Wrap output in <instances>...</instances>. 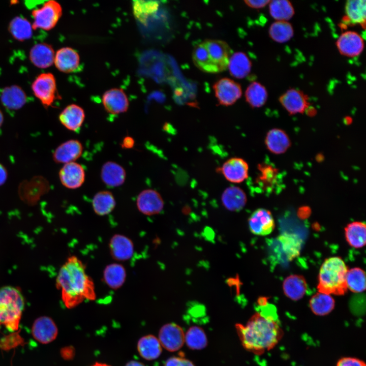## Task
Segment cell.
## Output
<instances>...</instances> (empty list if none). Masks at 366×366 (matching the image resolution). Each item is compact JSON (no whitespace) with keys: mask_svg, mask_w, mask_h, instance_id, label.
<instances>
[{"mask_svg":"<svg viewBox=\"0 0 366 366\" xmlns=\"http://www.w3.org/2000/svg\"><path fill=\"white\" fill-rule=\"evenodd\" d=\"M267 304L259 306L260 310L254 313L245 325H235L244 348L256 355H261L273 349L283 336L277 319L267 313Z\"/></svg>","mask_w":366,"mask_h":366,"instance_id":"1","label":"cell"},{"mask_svg":"<svg viewBox=\"0 0 366 366\" xmlns=\"http://www.w3.org/2000/svg\"><path fill=\"white\" fill-rule=\"evenodd\" d=\"M55 285L68 309L74 308L85 300L96 299L94 282L87 273L85 264L75 255L69 257L60 268Z\"/></svg>","mask_w":366,"mask_h":366,"instance_id":"2","label":"cell"},{"mask_svg":"<svg viewBox=\"0 0 366 366\" xmlns=\"http://www.w3.org/2000/svg\"><path fill=\"white\" fill-rule=\"evenodd\" d=\"M347 267L340 257L326 259L321 266L317 289L319 292L336 295L345 294L348 288L346 282Z\"/></svg>","mask_w":366,"mask_h":366,"instance_id":"3","label":"cell"},{"mask_svg":"<svg viewBox=\"0 0 366 366\" xmlns=\"http://www.w3.org/2000/svg\"><path fill=\"white\" fill-rule=\"evenodd\" d=\"M24 308V299L20 290L11 286L0 288V326L8 330L18 329Z\"/></svg>","mask_w":366,"mask_h":366,"instance_id":"4","label":"cell"},{"mask_svg":"<svg viewBox=\"0 0 366 366\" xmlns=\"http://www.w3.org/2000/svg\"><path fill=\"white\" fill-rule=\"evenodd\" d=\"M41 7L32 12L33 29H42L49 30L57 24L62 15V8L56 1H45Z\"/></svg>","mask_w":366,"mask_h":366,"instance_id":"5","label":"cell"},{"mask_svg":"<svg viewBox=\"0 0 366 366\" xmlns=\"http://www.w3.org/2000/svg\"><path fill=\"white\" fill-rule=\"evenodd\" d=\"M34 95L45 107L51 106L60 97L57 92L56 80L51 73L40 74L32 85Z\"/></svg>","mask_w":366,"mask_h":366,"instance_id":"6","label":"cell"},{"mask_svg":"<svg viewBox=\"0 0 366 366\" xmlns=\"http://www.w3.org/2000/svg\"><path fill=\"white\" fill-rule=\"evenodd\" d=\"M136 204L140 212L150 216L160 214L163 209L164 202L159 192L153 189H147L139 193Z\"/></svg>","mask_w":366,"mask_h":366,"instance_id":"7","label":"cell"},{"mask_svg":"<svg viewBox=\"0 0 366 366\" xmlns=\"http://www.w3.org/2000/svg\"><path fill=\"white\" fill-rule=\"evenodd\" d=\"M202 43L219 72L226 70L232 52L228 44L225 41L217 40H206Z\"/></svg>","mask_w":366,"mask_h":366,"instance_id":"8","label":"cell"},{"mask_svg":"<svg viewBox=\"0 0 366 366\" xmlns=\"http://www.w3.org/2000/svg\"><path fill=\"white\" fill-rule=\"evenodd\" d=\"M213 88L219 103L224 106L233 104L242 95L240 84L227 78L218 80L214 84Z\"/></svg>","mask_w":366,"mask_h":366,"instance_id":"9","label":"cell"},{"mask_svg":"<svg viewBox=\"0 0 366 366\" xmlns=\"http://www.w3.org/2000/svg\"><path fill=\"white\" fill-rule=\"evenodd\" d=\"M185 334L182 328L174 323L163 325L159 333V340L166 350L174 352L180 349L185 342Z\"/></svg>","mask_w":366,"mask_h":366,"instance_id":"10","label":"cell"},{"mask_svg":"<svg viewBox=\"0 0 366 366\" xmlns=\"http://www.w3.org/2000/svg\"><path fill=\"white\" fill-rule=\"evenodd\" d=\"M277 253L281 259L290 261L298 257L301 251L302 240L296 234L285 232L276 238Z\"/></svg>","mask_w":366,"mask_h":366,"instance_id":"11","label":"cell"},{"mask_svg":"<svg viewBox=\"0 0 366 366\" xmlns=\"http://www.w3.org/2000/svg\"><path fill=\"white\" fill-rule=\"evenodd\" d=\"M248 224L251 232L259 236L270 234L275 227L271 212L264 208H258L255 210L249 217Z\"/></svg>","mask_w":366,"mask_h":366,"instance_id":"12","label":"cell"},{"mask_svg":"<svg viewBox=\"0 0 366 366\" xmlns=\"http://www.w3.org/2000/svg\"><path fill=\"white\" fill-rule=\"evenodd\" d=\"M108 246L111 256L116 261H128L134 255V243L129 237L124 234H114L110 238Z\"/></svg>","mask_w":366,"mask_h":366,"instance_id":"13","label":"cell"},{"mask_svg":"<svg viewBox=\"0 0 366 366\" xmlns=\"http://www.w3.org/2000/svg\"><path fill=\"white\" fill-rule=\"evenodd\" d=\"M102 104L106 111L113 115L126 112L129 106V101L125 92L118 88L106 91L102 96Z\"/></svg>","mask_w":366,"mask_h":366,"instance_id":"14","label":"cell"},{"mask_svg":"<svg viewBox=\"0 0 366 366\" xmlns=\"http://www.w3.org/2000/svg\"><path fill=\"white\" fill-rule=\"evenodd\" d=\"M62 185L70 189L80 188L85 179V170L83 166L75 162L65 164L59 172Z\"/></svg>","mask_w":366,"mask_h":366,"instance_id":"15","label":"cell"},{"mask_svg":"<svg viewBox=\"0 0 366 366\" xmlns=\"http://www.w3.org/2000/svg\"><path fill=\"white\" fill-rule=\"evenodd\" d=\"M225 178L233 183H240L248 177L249 166L243 159L234 157L227 160L219 168Z\"/></svg>","mask_w":366,"mask_h":366,"instance_id":"16","label":"cell"},{"mask_svg":"<svg viewBox=\"0 0 366 366\" xmlns=\"http://www.w3.org/2000/svg\"><path fill=\"white\" fill-rule=\"evenodd\" d=\"M336 45L341 54L351 57L359 55L364 47L362 38L354 31H347L342 34L338 39Z\"/></svg>","mask_w":366,"mask_h":366,"instance_id":"17","label":"cell"},{"mask_svg":"<svg viewBox=\"0 0 366 366\" xmlns=\"http://www.w3.org/2000/svg\"><path fill=\"white\" fill-rule=\"evenodd\" d=\"M281 105L290 114L303 113L309 107L308 96L298 89L287 90L279 98Z\"/></svg>","mask_w":366,"mask_h":366,"instance_id":"18","label":"cell"},{"mask_svg":"<svg viewBox=\"0 0 366 366\" xmlns=\"http://www.w3.org/2000/svg\"><path fill=\"white\" fill-rule=\"evenodd\" d=\"M34 338L40 343L46 344L54 341L58 333L57 327L50 317L42 316L34 321L32 328Z\"/></svg>","mask_w":366,"mask_h":366,"instance_id":"19","label":"cell"},{"mask_svg":"<svg viewBox=\"0 0 366 366\" xmlns=\"http://www.w3.org/2000/svg\"><path fill=\"white\" fill-rule=\"evenodd\" d=\"M83 147L80 141L70 139L60 144L53 154L54 161L57 163L67 164L75 162L82 154Z\"/></svg>","mask_w":366,"mask_h":366,"instance_id":"20","label":"cell"},{"mask_svg":"<svg viewBox=\"0 0 366 366\" xmlns=\"http://www.w3.org/2000/svg\"><path fill=\"white\" fill-rule=\"evenodd\" d=\"M80 61L79 54L71 47H63L55 53L54 64L56 68L63 73L76 71L80 66Z\"/></svg>","mask_w":366,"mask_h":366,"instance_id":"21","label":"cell"},{"mask_svg":"<svg viewBox=\"0 0 366 366\" xmlns=\"http://www.w3.org/2000/svg\"><path fill=\"white\" fill-rule=\"evenodd\" d=\"M85 117L83 109L78 105L72 104L66 107L61 112L59 120L68 130L77 132L81 127Z\"/></svg>","mask_w":366,"mask_h":366,"instance_id":"22","label":"cell"},{"mask_svg":"<svg viewBox=\"0 0 366 366\" xmlns=\"http://www.w3.org/2000/svg\"><path fill=\"white\" fill-rule=\"evenodd\" d=\"M101 177L102 181L106 186L117 187L125 182L126 172L120 164L113 161H108L101 168Z\"/></svg>","mask_w":366,"mask_h":366,"instance_id":"23","label":"cell"},{"mask_svg":"<svg viewBox=\"0 0 366 366\" xmlns=\"http://www.w3.org/2000/svg\"><path fill=\"white\" fill-rule=\"evenodd\" d=\"M55 53L52 47L45 43L35 45L30 50L29 53V58L32 64L42 69L47 68L52 65Z\"/></svg>","mask_w":366,"mask_h":366,"instance_id":"24","label":"cell"},{"mask_svg":"<svg viewBox=\"0 0 366 366\" xmlns=\"http://www.w3.org/2000/svg\"><path fill=\"white\" fill-rule=\"evenodd\" d=\"M265 144L268 150L271 153L280 155L288 149L291 146V141L284 130L274 128L266 134Z\"/></svg>","mask_w":366,"mask_h":366,"instance_id":"25","label":"cell"},{"mask_svg":"<svg viewBox=\"0 0 366 366\" xmlns=\"http://www.w3.org/2000/svg\"><path fill=\"white\" fill-rule=\"evenodd\" d=\"M127 278V271L120 263L114 262L107 265L103 271V280L110 289L116 290L125 284Z\"/></svg>","mask_w":366,"mask_h":366,"instance_id":"26","label":"cell"},{"mask_svg":"<svg viewBox=\"0 0 366 366\" xmlns=\"http://www.w3.org/2000/svg\"><path fill=\"white\" fill-rule=\"evenodd\" d=\"M221 201L224 207L231 211H239L246 205L247 198L245 192L240 188L231 186L226 188L222 193Z\"/></svg>","mask_w":366,"mask_h":366,"instance_id":"27","label":"cell"},{"mask_svg":"<svg viewBox=\"0 0 366 366\" xmlns=\"http://www.w3.org/2000/svg\"><path fill=\"white\" fill-rule=\"evenodd\" d=\"M1 100L6 108L16 110L21 108L25 104L26 96L20 86L11 85L3 89Z\"/></svg>","mask_w":366,"mask_h":366,"instance_id":"28","label":"cell"},{"mask_svg":"<svg viewBox=\"0 0 366 366\" xmlns=\"http://www.w3.org/2000/svg\"><path fill=\"white\" fill-rule=\"evenodd\" d=\"M285 295L291 300L296 301L302 298L307 290V284L304 278L298 274H292L287 277L283 283Z\"/></svg>","mask_w":366,"mask_h":366,"instance_id":"29","label":"cell"},{"mask_svg":"<svg viewBox=\"0 0 366 366\" xmlns=\"http://www.w3.org/2000/svg\"><path fill=\"white\" fill-rule=\"evenodd\" d=\"M137 350L140 356L148 360L158 358L162 351L159 339L151 334L143 336L139 340Z\"/></svg>","mask_w":366,"mask_h":366,"instance_id":"30","label":"cell"},{"mask_svg":"<svg viewBox=\"0 0 366 366\" xmlns=\"http://www.w3.org/2000/svg\"><path fill=\"white\" fill-rule=\"evenodd\" d=\"M92 205L94 211L97 215L104 216L109 215L114 210L116 206V201L111 192L101 191L93 197Z\"/></svg>","mask_w":366,"mask_h":366,"instance_id":"31","label":"cell"},{"mask_svg":"<svg viewBox=\"0 0 366 366\" xmlns=\"http://www.w3.org/2000/svg\"><path fill=\"white\" fill-rule=\"evenodd\" d=\"M251 66L250 60L242 52L233 54L229 58L228 65L231 76L238 79L246 77L251 71Z\"/></svg>","mask_w":366,"mask_h":366,"instance_id":"32","label":"cell"},{"mask_svg":"<svg viewBox=\"0 0 366 366\" xmlns=\"http://www.w3.org/2000/svg\"><path fill=\"white\" fill-rule=\"evenodd\" d=\"M345 237L352 247L359 249L365 245L366 226L362 222H353L345 228Z\"/></svg>","mask_w":366,"mask_h":366,"instance_id":"33","label":"cell"},{"mask_svg":"<svg viewBox=\"0 0 366 366\" xmlns=\"http://www.w3.org/2000/svg\"><path fill=\"white\" fill-rule=\"evenodd\" d=\"M335 301L331 295L320 292L314 295L310 300L309 306L312 312L322 316L329 314L333 310Z\"/></svg>","mask_w":366,"mask_h":366,"instance_id":"34","label":"cell"},{"mask_svg":"<svg viewBox=\"0 0 366 366\" xmlns=\"http://www.w3.org/2000/svg\"><path fill=\"white\" fill-rule=\"evenodd\" d=\"M8 29L12 37L19 41L29 39L33 35L32 24L21 16L14 17L10 22Z\"/></svg>","mask_w":366,"mask_h":366,"instance_id":"35","label":"cell"},{"mask_svg":"<svg viewBox=\"0 0 366 366\" xmlns=\"http://www.w3.org/2000/svg\"><path fill=\"white\" fill-rule=\"evenodd\" d=\"M346 17L354 24L365 27L366 7L365 0H349L346 4Z\"/></svg>","mask_w":366,"mask_h":366,"instance_id":"36","label":"cell"},{"mask_svg":"<svg viewBox=\"0 0 366 366\" xmlns=\"http://www.w3.org/2000/svg\"><path fill=\"white\" fill-rule=\"evenodd\" d=\"M245 96L247 102L251 107L259 108L265 104L268 94L263 85L258 82H253L247 87Z\"/></svg>","mask_w":366,"mask_h":366,"instance_id":"37","label":"cell"},{"mask_svg":"<svg viewBox=\"0 0 366 366\" xmlns=\"http://www.w3.org/2000/svg\"><path fill=\"white\" fill-rule=\"evenodd\" d=\"M192 58L195 66L203 72L218 73L219 71L211 62L207 50L203 43L195 46L192 53Z\"/></svg>","mask_w":366,"mask_h":366,"instance_id":"38","label":"cell"},{"mask_svg":"<svg viewBox=\"0 0 366 366\" xmlns=\"http://www.w3.org/2000/svg\"><path fill=\"white\" fill-rule=\"evenodd\" d=\"M269 9L270 15L277 21H287L294 14L292 4L287 0L270 1Z\"/></svg>","mask_w":366,"mask_h":366,"instance_id":"39","label":"cell"},{"mask_svg":"<svg viewBox=\"0 0 366 366\" xmlns=\"http://www.w3.org/2000/svg\"><path fill=\"white\" fill-rule=\"evenodd\" d=\"M159 6L158 1H134L132 4L134 15L139 22L145 24L148 18L157 12Z\"/></svg>","mask_w":366,"mask_h":366,"instance_id":"40","label":"cell"},{"mask_svg":"<svg viewBox=\"0 0 366 366\" xmlns=\"http://www.w3.org/2000/svg\"><path fill=\"white\" fill-rule=\"evenodd\" d=\"M293 29L288 21H277L270 25L269 35L274 41L284 43L289 41L293 36Z\"/></svg>","mask_w":366,"mask_h":366,"instance_id":"41","label":"cell"},{"mask_svg":"<svg viewBox=\"0 0 366 366\" xmlns=\"http://www.w3.org/2000/svg\"><path fill=\"white\" fill-rule=\"evenodd\" d=\"M185 343L192 350H201L207 345V339L203 329L197 326L191 327L185 334Z\"/></svg>","mask_w":366,"mask_h":366,"instance_id":"42","label":"cell"},{"mask_svg":"<svg viewBox=\"0 0 366 366\" xmlns=\"http://www.w3.org/2000/svg\"><path fill=\"white\" fill-rule=\"evenodd\" d=\"M346 282L348 289L354 293H361L365 289L364 271L359 267L348 269Z\"/></svg>","mask_w":366,"mask_h":366,"instance_id":"43","label":"cell"},{"mask_svg":"<svg viewBox=\"0 0 366 366\" xmlns=\"http://www.w3.org/2000/svg\"><path fill=\"white\" fill-rule=\"evenodd\" d=\"M259 174L257 181L262 187L272 188L277 183L278 169L267 164H260L258 166Z\"/></svg>","mask_w":366,"mask_h":366,"instance_id":"44","label":"cell"},{"mask_svg":"<svg viewBox=\"0 0 366 366\" xmlns=\"http://www.w3.org/2000/svg\"><path fill=\"white\" fill-rule=\"evenodd\" d=\"M336 366H366L364 361L353 357H345L340 359Z\"/></svg>","mask_w":366,"mask_h":366,"instance_id":"45","label":"cell"},{"mask_svg":"<svg viewBox=\"0 0 366 366\" xmlns=\"http://www.w3.org/2000/svg\"><path fill=\"white\" fill-rule=\"evenodd\" d=\"M164 366H195L193 363L184 357L173 356L168 358Z\"/></svg>","mask_w":366,"mask_h":366,"instance_id":"46","label":"cell"},{"mask_svg":"<svg viewBox=\"0 0 366 366\" xmlns=\"http://www.w3.org/2000/svg\"><path fill=\"white\" fill-rule=\"evenodd\" d=\"M60 353L62 356L65 359L71 360L74 358L75 351L73 346H67L62 349Z\"/></svg>","mask_w":366,"mask_h":366,"instance_id":"47","label":"cell"},{"mask_svg":"<svg viewBox=\"0 0 366 366\" xmlns=\"http://www.w3.org/2000/svg\"><path fill=\"white\" fill-rule=\"evenodd\" d=\"M270 1L259 0V1H245V3L249 7L253 8H262L269 4Z\"/></svg>","mask_w":366,"mask_h":366,"instance_id":"48","label":"cell"},{"mask_svg":"<svg viewBox=\"0 0 366 366\" xmlns=\"http://www.w3.org/2000/svg\"><path fill=\"white\" fill-rule=\"evenodd\" d=\"M134 144V139L130 136H126L123 139L121 146L124 148L130 149L133 147Z\"/></svg>","mask_w":366,"mask_h":366,"instance_id":"49","label":"cell"},{"mask_svg":"<svg viewBox=\"0 0 366 366\" xmlns=\"http://www.w3.org/2000/svg\"><path fill=\"white\" fill-rule=\"evenodd\" d=\"M7 178V172L5 167L0 164V186L5 183Z\"/></svg>","mask_w":366,"mask_h":366,"instance_id":"50","label":"cell"},{"mask_svg":"<svg viewBox=\"0 0 366 366\" xmlns=\"http://www.w3.org/2000/svg\"><path fill=\"white\" fill-rule=\"evenodd\" d=\"M125 366H145L143 363L135 360L129 361Z\"/></svg>","mask_w":366,"mask_h":366,"instance_id":"51","label":"cell"},{"mask_svg":"<svg viewBox=\"0 0 366 366\" xmlns=\"http://www.w3.org/2000/svg\"><path fill=\"white\" fill-rule=\"evenodd\" d=\"M91 366H111V365H108L106 363L96 362L95 363H94V364H93Z\"/></svg>","mask_w":366,"mask_h":366,"instance_id":"52","label":"cell"},{"mask_svg":"<svg viewBox=\"0 0 366 366\" xmlns=\"http://www.w3.org/2000/svg\"><path fill=\"white\" fill-rule=\"evenodd\" d=\"M4 120V116L2 111L0 110V127L2 126Z\"/></svg>","mask_w":366,"mask_h":366,"instance_id":"53","label":"cell"}]
</instances>
